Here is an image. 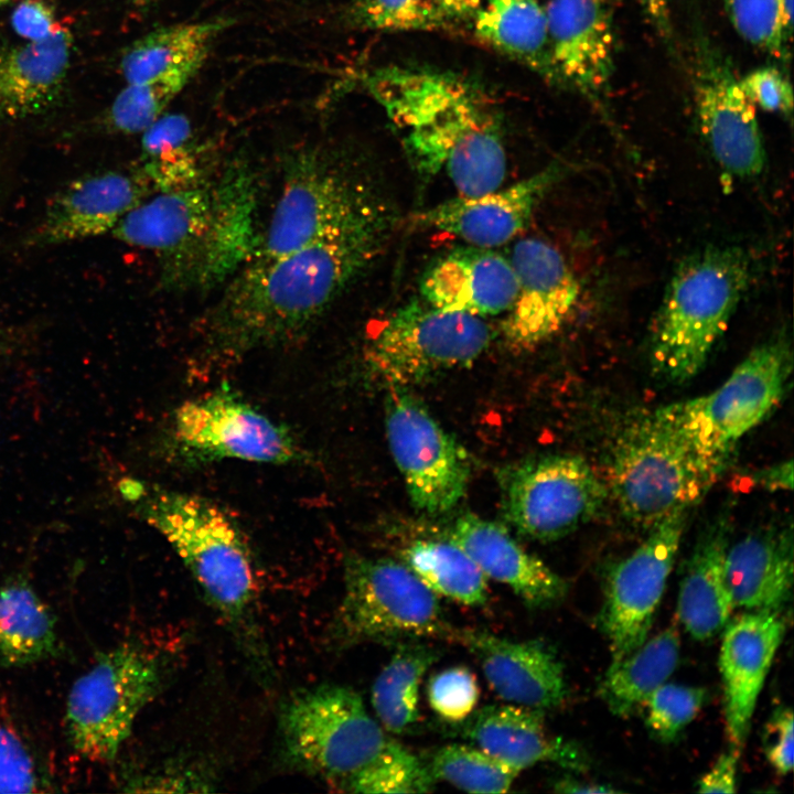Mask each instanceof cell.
I'll return each instance as SVG.
<instances>
[{"label":"cell","mask_w":794,"mask_h":794,"mask_svg":"<svg viewBox=\"0 0 794 794\" xmlns=\"http://www.w3.org/2000/svg\"><path fill=\"white\" fill-rule=\"evenodd\" d=\"M390 227L387 211L294 251L251 258L197 324L201 361L228 365L299 341L376 259Z\"/></svg>","instance_id":"obj_1"},{"label":"cell","mask_w":794,"mask_h":794,"mask_svg":"<svg viewBox=\"0 0 794 794\" xmlns=\"http://www.w3.org/2000/svg\"><path fill=\"white\" fill-rule=\"evenodd\" d=\"M257 184L251 169L232 162L218 175L153 193L130 210L111 235L150 250L169 291H206L226 282L255 255Z\"/></svg>","instance_id":"obj_2"},{"label":"cell","mask_w":794,"mask_h":794,"mask_svg":"<svg viewBox=\"0 0 794 794\" xmlns=\"http://www.w3.org/2000/svg\"><path fill=\"white\" fill-rule=\"evenodd\" d=\"M121 493L189 569L239 648L267 682L271 662L256 616L257 581L247 539L221 505L191 493L127 479Z\"/></svg>","instance_id":"obj_3"},{"label":"cell","mask_w":794,"mask_h":794,"mask_svg":"<svg viewBox=\"0 0 794 794\" xmlns=\"http://www.w3.org/2000/svg\"><path fill=\"white\" fill-rule=\"evenodd\" d=\"M751 259L739 247H709L674 271L650 336L654 374L680 384L705 366L745 293Z\"/></svg>","instance_id":"obj_4"},{"label":"cell","mask_w":794,"mask_h":794,"mask_svg":"<svg viewBox=\"0 0 794 794\" xmlns=\"http://www.w3.org/2000/svg\"><path fill=\"white\" fill-rule=\"evenodd\" d=\"M387 211L362 168L326 150H300L286 160L281 192L254 257L294 251Z\"/></svg>","instance_id":"obj_5"},{"label":"cell","mask_w":794,"mask_h":794,"mask_svg":"<svg viewBox=\"0 0 794 794\" xmlns=\"http://www.w3.org/2000/svg\"><path fill=\"white\" fill-rule=\"evenodd\" d=\"M793 368L785 335L754 347L715 390L657 408L715 480L734 447L782 400Z\"/></svg>","instance_id":"obj_6"},{"label":"cell","mask_w":794,"mask_h":794,"mask_svg":"<svg viewBox=\"0 0 794 794\" xmlns=\"http://www.w3.org/2000/svg\"><path fill=\"white\" fill-rule=\"evenodd\" d=\"M343 573V597L330 627L335 646L452 641L455 627L437 594L399 560L351 552Z\"/></svg>","instance_id":"obj_7"},{"label":"cell","mask_w":794,"mask_h":794,"mask_svg":"<svg viewBox=\"0 0 794 794\" xmlns=\"http://www.w3.org/2000/svg\"><path fill=\"white\" fill-rule=\"evenodd\" d=\"M604 482L622 516L651 528L675 511L690 509L716 480L654 410L618 436Z\"/></svg>","instance_id":"obj_8"},{"label":"cell","mask_w":794,"mask_h":794,"mask_svg":"<svg viewBox=\"0 0 794 794\" xmlns=\"http://www.w3.org/2000/svg\"><path fill=\"white\" fill-rule=\"evenodd\" d=\"M279 725L288 761L339 788L388 738L362 697L335 684L294 694L283 704Z\"/></svg>","instance_id":"obj_9"},{"label":"cell","mask_w":794,"mask_h":794,"mask_svg":"<svg viewBox=\"0 0 794 794\" xmlns=\"http://www.w3.org/2000/svg\"><path fill=\"white\" fill-rule=\"evenodd\" d=\"M161 684L159 661L140 646L125 643L99 653L67 696L65 728L72 748L92 762L112 761Z\"/></svg>","instance_id":"obj_10"},{"label":"cell","mask_w":794,"mask_h":794,"mask_svg":"<svg viewBox=\"0 0 794 794\" xmlns=\"http://www.w3.org/2000/svg\"><path fill=\"white\" fill-rule=\"evenodd\" d=\"M483 318L444 311L415 298L399 307L366 344L367 369L390 387L423 383L466 367L489 347Z\"/></svg>","instance_id":"obj_11"},{"label":"cell","mask_w":794,"mask_h":794,"mask_svg":"<svg viewBox=\"0 0 794 794\" xmlns=\"http://www.w3.org/2000/svg\"><path fill=\"white\" fill-rule=\"evenodd\" d=\"M168 446L191 465L221 460L288 465L310 459L288 427L227 386L183 401L172 415Z\"/></svg>","instance_id":"obj_12"},{"label":"cell","mask_w":794,"mask_h":794,"mask_svg":"<svg viewBox=\"0 0 794 794\" xmlns=\"http://www.w3.org/2000/svg\"><path fill=\"white\" fill-rule=\"evenodd\" d=\"M505 519L538 541L565 537L593 519L609 498L591 465L575 454H546L503 468L498 474Z\"/></svg>","instance_id":"obj_13"},{"label":"cell","mask_w":794,"mask_h":794,"mask_svg":"<svg viewBox=\"0 0 794 794\" xmlns=\"http://www.w3.org/2000/svg\"><path fill=\"white\" fill-rule=\"evenodd\" d=\"M390 388L385 404L386 436L411 503L432 516L449 512L468 489V453L421 401L405 388Z\"/></svg>","instance_id":"obj_14"},{"label":"cell","mask_w":794,"mask_h":794,"mask_svg":"<svg viewBox=\"0 0 794 794\" xmlns=\"http://www.w3.org/2000/svg\"><path fill=\"white\" fill-rule=\"evenodd\" d=\"M689 508L651 527L644 541L605 575L599 623L614 664L647 639L680 546Z\"/></svg>","instance_id":"obj_15"},{"label":"cell","mask_w":794,"mask_h":794,"mask_svg":"<svg viewBox=\"0 0 794 794\" xmlns=\"http://www.w3.org/2000/svg\"><path fill=\"white\" fill-rule=\"evenodd\" d=\"M693 89L698 127L717 163L738 178L760 174L765 150L755 106L728 61L705 37L695 45Z\"/></svg>","instance_id":"obj_16"},{"label":"cell","mask_w":794,"mask_h":794,"mask_svg":"<svg viewBox=\"0 0 794 794\" xmlns=\"http://www.w3.org/2000/svg\"><path fill=\"white\" fill-rule=\"evenodd\" d=\"M509 261L517 291L502 329L506 342L529 350L556 335L580 296V285L562 254L538 238L515 243Z\"/></svg>","instance_id":"obj_17"},{"label":"cell","mask_w":794,"mask_h":794,"mask_svg":"<svg viewBox=\"0 0 794 794\" xmlns=\"http://www.w3.org/2000/svg\"><path fill=\"white\" fill-rule=\"evenodd\" d=\"M153 193L139 167L81 176L54 195L30 242L49 246L111 233L130 210Z\"/></svg>","instance_id":"obj_18"},{"label":"cell","mask_w":794,"mask_h":794,"mask_svg":"<svg viewBox=\"0 0 794 794\" xmlns=\"http://www.w3.org/2000/svg\"><path fill=\"white\" fill-rule=\"evenodd\" d=\"M546 12L557 83L600 101L614 71L615 35L607 0H550Z\"/></svg>","instance_id":"obj_19"},{"label":"cell","mask_w":794,"mask_h":794,"mask_svg":"<svg viewBox=\"0 0 794 794\" xmlns=\"http://www.w3.org/2000/svg\"><path fill=\"white\" fill-rule=\"evenodd\" d=\"M786 630L780 611H747L725 627L719 652L726 733L731 745L747 740L752 717Z\"/></svg>","instance_id":"obj_20"},{"label":"cell","mask_w":794,"mask_h":794,"mask_svg":"<svg viewBox=\"0 0 794 794\" xmlns=\"http://www.w3.org/2000/svg\"><path fill=\"white\" fill-rule=\"evenodd\" d=\"M452 642L476 657L492 690L512 705L544 711L567 697L562 663L540 641H514L484 630L455 627Z\"/></svg>","instance_id":"obj_21"},{"label":"cell","mask_w":794,"mask_h":794,"mask_svg":"<svg viewBox=\"0 0 794 794\" xmlns=\"http://www.w3.org/2000/svg\"><path fill=\"white\" fill-rule=\"evenodd\" d=\"M559 176L561 169L554 164L507 187L439 203L421 213L418 222L468 245L502 246L526 228L538 203Z\"/></svg>","instance_id":"obj_22"},{"label":"cell","mask_w":794,"mask_h":794,"mask_svg":"<svg viewBox=\"0 0 794 794\" xmlns=\"http://www.w3.org/2000/svg\"><path fill=\"white\" fill-rule=\"evenodd\" d=\"M543 715V710L512 704L491 705L452 723L450 731L519 772L539 763L586 771V752L572 741L551 736Z\"/></svg>","instance_id":"obj_23"},{"label":"cell","mask_w":794,"mask_h":794,"mask_svg":"<svg viewBox=\"0 0 794 794\" xmlns=\"http://www.w3.org/2000/svg\"><path fill=\"white\" fill-rule=\"evenodd\" d=\"M419 289L420 298L434 308L485 318L508 311L517 281L509 258L466 244L437 258Z\"/></svg>","instance_id":"obj_24"},{"label":"cell","mask_w":794,"mask_h":794,"mask_svg":"<svg viewBox=\"0 0 794 794\" xmlns=\"http://www.w3.org/2000/svg\"><path fill=\"white\" fill-rule=\"evenodd\" d=\"M444 536L459 545L487 579L507 586L530 609L552 607L567 593V582L497 523L464 513Z\"/></svg>","instance_id":"obj_25"},{"label":"cell","mask_w":794,"mask_h":794,"mask_svg":"<svg viewBox=\"0 0 794 794\" xmlns=\"http://www.w3.org/2000/svg\"><path fill=\"white\" fill-rule=\"evenodd\" d=\"M793 528L771 525L729 544L727 586L734 608L781 611L792 596Z\"/></svg>","instance_id":"obj_26"},{"label":"cell","mask_w":794,"mask_h":794,"mask_svg":"<svg viewBox=\"0 0 794 794\" xmlns=\"http://www.w3.org/2000/svg\"><path fill=\"white\" fill-rule=\"evenodd\" d=\"M729 544V523L721 516L702 530L684 567L677 614L686 632L697 641L719 634L734 609L725 573Z\"/></svg>","instance_id":"obj_27"},{"label":"cell","mask_w":794,"mask_h":794,"mask_svg":"<svg viewBox=\"0 0 794 794\" xmlns=\"http://www.w3.org/2000/svg\"><path fill=\"white\" fill-rule=\"evenodd\" d=\"M72 44L62 26L46 39L0 47V112L20 118L47 108L65 79Z\"/></svg>","instance_id":"obj_28"},{"label":"cell","mask_w":794,"mask_h":794,"mask_svg":"<svg viewBox=\"0 0 794 794\" xmlns=\"http://www.w3.org/2000/svg\"><path fill=\"white\" fill-rule=\"evenodd\" d=\"M473 22L483 43L557 83L546 7L539 0L483 1Z\"/></svg>","instance_id":"obj_29"},{"label":"cell","mask_w":794,"mask_h":794,"mask_svg":"<svg viewBox=\"0 0 794 794\" xmlns=\"http://www.w3.org/2000/svg\"><path fill=\"white\" fill-rule=\"evenodd\" d=\"M232 20L215 18L155 29L135 41L120 60L126 84L142 83L185 66H203L213 42Z\"/></svg>","instance_id":"obj_30"},{"label":"cell","mask_w":794,"mask_h":794,"mask_svg":"<svg viewBox=\"0 0 794 794\" xmlns=\"http://www.w3.org/2000/svg\"><path fill=\"white\" fill-rule=\"evenodd\" d=\"M60 648L53 612L22 578L0 584V666L21 667Z\"/></svg>","instance_id":"obj_31"},{"label":"cell","mask_w":794,"mask_h":794,"mask_svg":"<svg viewBox=\"0 0 794 794\" xmlns=\"http://www.w3.org/2000/svg\"><path fill=\"white\" fill-rule=\"evenodd\" d=\"M679 655L680 636L677 627L669 625L610 664L599 685L600 698L613 715L630 716L667 682Z\"/></svg>","instance_id":"obj_32"},{"label":"cell","mask_w":794,"mask_h":794,"mask_svg":"<svg viewBox=\"0 0 794 794\" xmlns=\"http://www.w3.org/2000/svg\"><path fill=\"white\" fill-rule=\"evenodd\" d=\"M397 557L437 596L469 607L489 599L487 578L470 556L448 537H426L404 544Z\"/></svg>","instance_id":"obj_33"},{"label":"cell","mask_w":794,"mask_h":794,"mask_svg":"<svg viewBox=\"0 0 794 794\" xmlns=\"http://www.w3.org/2000/svg\"><path fill=\"white\" fill-rule=\"evenodd\" d=\"M139 168L154 193L190 187L207 178L185 115L165 112L142 132Z\"/></svg>","instance_id":"obj_34"},{"label":"cell","mask_w":794,"mask_h":794,"mask_svg":"<svg viewBox=\"0 0 794 794\" xmlns=\"http://www.w3.org/2000/svg\"><path fill=\"white\" fill-rule=\"evenodd\" d=\"M438 651L423 641L396 645L372 687L373 709L386 731L403 734L419 720V689Z\"/></svg>","instance_id":"obj_35"},{"label":"cell","mask_w":794,"mask_h":794,"mask_svg":"<svg viewBox=\"0 0 794 794\" xmlns=\"http://www.w3.org/2000/svg\"><path fill=\"white\" fill-rule=\"evenodd\" d=\"M201 69L191 65L142 83L126 84L111 103L106 124L115 132L142 133Z\"/></svg>","instance_id":"obj_36"},{"label":"cell","mask_w":794,"mask_h":794,"mask_svg":"<svg viewBox=\"0 0 794 794\" xmlns=\"http://www.w3.org/2000/svg\"><path fill=\"white\" fill-rule=\"evenodd\" d=\"M436 783L427 761L388 737L379 752L341 790L364 794L426 793Z\"/></svg>","instance_id":"obj_37"},{"label":"cell","mask_w":794,"mask_h":794,"mask_svg":"<svg viewBox=\"0 0 794 794\" xmlns=\"http://www.w3.org/2000/svg\"><path fill=\"white\" fill-rule=\"evenodd\" d=\"M436 781L470 793H505L519 771L485 751L468 744H447L427 761Z\"/></svg>","instance_id":"obj_38"},{"label":"cell","mask_w":794,"mask_h":794,"mask_svg":"<svg viewBox=\"0 0 794 794\" xmlns=\"http://www.w3.org/2000/svg\"><path fill=\"white\" fill-rule=\"evenodd\" d=\"M727 17L736 32L753 47L788 63L793 32L782 0H723Z\"/></svg>","instance_id":"obj_39"},{"label":"cell","mask_w":794,"mask_h":794,"mask_svg":"<svg viewBox=\"0 0 794 794\" xmlns=\"http://www.w3.org/2000/svg\"><path fill=\"white\" fill-rule=\"evenodd\" d=\"M346 19L353 26L386 32L436 31L451 24L433 0H353Z\"/></svg>","instance_id":"obj_40"},{"label":"cell","mask_w":794,"mask_h":794,"mask_svg":"<svg viewBox=\"0 0 794 794\" xmlns=\"http://www.w3.org/2000/svg\"><path fill=\"white\" fill-rule=\"evenodd\" d=\"M53 780L40 753L8 718H0V793H43Z\"/></svg>","instance_id":"obj_41"},{"label":"cell","mask_w":794,"mask_h":794,"mask_svg":"<svg viewBox=\"0 0 794 794\" xmlns=\"http://www.w3.org/2000/svg\"><path fill=\"white\" fill-rule=\"evenodd\" d=\"M708 697L704 687L665 683L645 701V723L654 738L674 741L698 716Z\"/></svg>","instance_id":"obj_42"},{"label":"cell","mask_w":794,"mask_h":794,"mask_svg":"<svg viewBox=\"0 0 794 794\" xmlns=\"http://www.w3.org/2000/svg\"><path fill=\"white\" fill-rule=\"evenodd\" d=\"M431 709L446 723H459L474 710L480 698L475 674L465 666H453L434 674L427 686Z\"/></svg>","instance_id":"obj_43"},{"label":"cell","mask_w":794,"mask_h":794,"mask_svg":"<svg viewBox=\"0 0 794 794\" xmlns=\"http://www.w3.org/2000/svg\"><path fill=\"white\" fill-rule=\"evenodd\" d=\"M744 95L754 105L770 112L791 118L793 89L790 79L774 66H763L739 78Z\"/></svg>","instance_id":"obj_44"},{"label":"cell","mask_w":794,"mask_h":794,"mask_svg":"<svg viewBox=\"0 0 794 794\" xmlns=\"http://www.w3.org/2000/svg\"><path fill=\"white\" fill-rule=\"evenodd\" d=\"M764 752L771 768L780 775L793 769V712L781 707L768 721L763 737Z\"/></svg>","instance_id":"obj_45"},{"label":"cell","mask_w":794,"mask_h":794,"mask_svg":"<svg viewBox=\"0 0 794 794\" xmlns=\"http://www.w3.org/2000/svg\"><path fill=\"white\" fill-rule=\"evenodd\" d=\"M13 30L25 41H40L57 32L63 25L53 9L43 0H23L11 15Z\"/></svg>","instance_id":"obj_46"},{"label":"cell","mask_w":794,"mask_h":794,"mask_svg":"<svg viewBox=\"0 0 794 794\" xmlns=\"http://www.w3.org/2000/svg\"><path fill=\"white\" fill-rule=\"evenodd\" d=\"M740 748L721 753L713 765L698 781L699 793H734L737 791Z\"/></svg>","instance_id":"obj_47"},{"label":"cell","mask_w":794,"mask_h":794,"mask_svg":"<svg viewBox=\"0 0 794 794\" xmlns=\"http://www.w3.org/2000/svg\"><path fill=\"white\" fill-rule=\"evenodd\" d=\"M754 481L761 487L774 491H787L793 486V462L782 461L758 472Z\"/></svg>","instance_id":"obj_48"},{"label":"cell","mask_w":794,"mask_h":794,"mask_svg":"<svg viewBox=\"0 0 794 794\" xmlns=\"http://www.w3.org/2000/svg\"><path fill=\"white\" fill-rule=\"evenodd\" d=\"M653 28L666 41L673 39L668 0H636Z\"/></svg>","instance_id":"obj_49"},{"label":"cell","mask_w":794,"mask_h":794,"mask_svg":"<svg viewBox=\"0 0 794 794\" xmlns=\"http://www.w3.org/2000/svg\"><path fill=\"white\" fill-rule=\"evenodd\" d=\"M451 22L473 19L484 0H433Z\"/></svg>","instance_id":"obj_50"},{"label":"cell","mask_w":794,"mask_h":794,"mask_svg":"<svg viewBox=\"0 0 794 794\" xmlns=\"http://www.w3.org/2000/svg\"><path fill=\"white\" fill-rule=\"evenodd\" d=\"M554 790L558 793H614L615 788L607 785L581 782L573 779H561L555 782Z\"/></svg>","instance_id":"obj_51"},{"label":"cell","mask_w":794,"mask_h":794,"mask_svg":"<svg viewBox=\"0 0 794 794\" xmlns=\"http://www.w3.org/2000/svg\"><path fill=\"white\" fill-rule=\"evenodd\" d=\"M787 23L793 26V0H782Z\"/></svg>","instance_id":"obj_52"},{"label":"cell","mask_w":794,"mask_h":794,"mask_svg":"<svg viewBox=\"0 0 794 794\" xmlns=\"http://www.w3.org/2000/svg\"><path fill=\"white\" fill-rule=\"evenodd\" d=\"M128 1H130L135 6L146 7V6H150L154 2H157L158 0H128Z\"/></svg>","instance_id":"obj_53"},{"label":"cell","mask_w":794,"mask_h":794,"mask_svg":"<svg viewBox=\"0 0 794 794\" xmlns=\"http://www.w3.org/2000/svg\"><path fill=\"white\" fill-rule=\"evenodd\" d=\"M9 1H10V0H0V7H1V6H4V4L8 3Z\"/></svg>","instance_id":"obj_54"}]
</instances>
